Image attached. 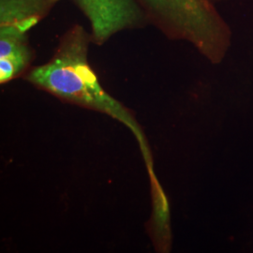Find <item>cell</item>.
<instances>
[{"mask_svg": "<svg viewBox=\"0 0 253 253\" xmlns=\"http://www.w3.org/2000/svg\"><path fill=\"white\" fill-rule=\"evenodd\" d=\"M32 53L27 42L18 46L7 56L0 58V83L6 84L18 77L27 69Z\"/></svg>", "mask_w": 253, "mask_h": 253, "instance_id": "obj_5", "label": "cell"}, {"mask_svg": "<svg viewBox=\"0 0 253 253\" xmlns=\"http://www.w3.org/2000/svg\"><path fill=\"white\" fill-rule=\"evenodd\" d=\"M90 40L83 27H73L61 39L51 60L32 69L26 80L59 100L105 114L125 125L139 144L150 181L156 180L153 157L142 126L130 110L103 89L88 63Z\"/></svg>", "mask_w": 253, "mask_h": 253, "instance_id": "obj_1", "label": "cell"}, {"mask_svg": "<svg viewBox=\"0 0 253 253\" xmlns=\"http://www.w3.org/2000/svg\"><path fill=\"white\" fill-rule=\"evenodd\" d=\"M54 2L55 0H0V27H15L26 33Z\"/></svg>", "mask_w": 253, "mask_h": 253, "instance_id": "obj_4", "label": "cell"}, {"mask_svg": "<svg viewBox=\"0 0 253 253\" xmlns=\"http://www.w3.org/2000/svg\"><path fill=\"white\" fill-rule=\"evenodd\" d=\"M90 21L92 40L103 44L119 31L136 27L144 14L135 0H76Z\"/></svg>", "mask_w": 253, "mask_h": 253, "instance_id": "obj_3", "label": "cell"}, {"mask_svg": "<svg viewBox=\"0 0 253 253\" xmlns=\"http://www.w3.org/2000/svg\"><path fill=\"white\" fill-rule=\"evenodd\" d=\"M171 39L185 40L212 63L222 61L231 30L209 0H141Z\"/></svg>", "mask_w": 253, "mask_h": 253, "instance_id": "obj_2", "label": "cell"}, {"mask_svg": "<svg viewBox=\"0 0 253 253\" xmlns=\"http://www.w3.org/2000/svg\"><path fill=\"white\" fill-rule=\"evenodd\" d=\"M209 1H211V2H219V1H223V0H209Z\"/></svg>", "mask_w": 253, "mask_h": 253, "instance_id": "obj_6", "label": "cell"}]
</instances>
